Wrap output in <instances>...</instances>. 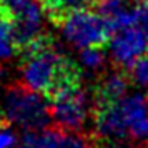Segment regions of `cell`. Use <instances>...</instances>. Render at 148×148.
I'll use <instances>...</instances> for the list:
<instances>
[{"instance_id":"obj_17","label":"cell","mask_w":148,"mask_h":148,"mask_svg":"<svg viewBox=\"0 0 148 148\" xmlns=\"http://www.w3.org/2000/svg\"><path fill=\"white\" fill-rule=\"evenodd\" d=\"M15 133L10 130L7 121L0 125V148H14L15 147Z\"/></svg>"},{"instance_id":"obj_16","label":"cell","mask_w":148,"mask_h":148,"mask_svg":"<svg viewBox=\"0 0 148 148\" xmlns=\"http://www.w3.org/2000/svg\"><path fill=\"white\" fill-rule=\"evenodd\" d=\"M62 148H93L88 138L78 133H63V145Z\"/></svg>"},{"instance_id":"obj_1","label":"cell","mask_w":148,"mask_h":148,"mask_svg":"<svg viewBox=\"0 0 148 148\" xmlns=\"http://www.w3.org/2000/svg\"><path fill=\"white\" fill-rule=\"evenodd\" d=\"M23 85L52 98L62 90L82 85V70L53 47L47 35H38L22 48Z\"/></svg>"},{"instance_id":"obj_15","label":"cell","mask_w":148,"mask_h":148,"mask_svg":"<svg viewBox=\"0 0 148 148\" xmlns=\"http://www.w3.org/2000/svg\"><path fill=\"white\" fill-rule=\"evenodd\" d=\"M130 75L135 83H138L141 88H145L148 92V55H143L132 65Z\"/></svg>"},{"instance_id":"obj_20","label":"cell","mask_w":148,"mask_h":148,"mask_svg":"<svg viewBox=\"0 0 148 148\" xmlns=\"http://www.w3.org/2000/svg\"><path fill=\"white\" fill-rule=\"evenodd\" d=\"M136 3H148V0H135Z\"/></svg>"},{"instance_id":"obj_13","label":"cell","mask_w":148,"mask_h":148,"mask_svg":"<svg viewBox=\"0 0 148 148\" xmlns=\"http://www.w3.org/2000/svg\"><path fill=\"white\" fill-rule=\"evenodd\" d=\"M128 25L140 28L148 37V3H138L135 8H130L125 27H128Z\"/></svg>"},{"instance_id":"obj_3","label":"cell","mask_w":148,"mask_h":148,"mask_svg":"<svg viewBox=\"0 0 148 148\" xmlns=\"http://www.w3.org/2000/svg\"><path fill=\"white\" fill-rule=\"evenodd\" d=\"M5 118L25 130H42L52 120L50 101L25 85H14L5 98Z\"/></svg>"},{"instance_id":"obj_18","label":"cell","mask_w":148,"mask_h":148,"mask_svg":"<svg viewBox=\"0 0 148 148\" xmlns=\"http://www.w3.org/2000/svg\"><path fill=\"white\" fill-rule=\"evenodd\" d=\"M25 2H27V0H0V12L3 15H7V17H10V15L14 14L17 8H20Z\"/></svg>"},{"instance_id":"obj_8","label":"cell","mask_w":148,"mask_h":148,"mask_svg":"<svg viewBox=\"0 0 148 148\" xmlns=\"http://www.w3.org/2000/svg\"><path fill=\"white\" fill-rule=\"evenodd\" d=\"M128 87H130V78L127 77V73H121V72L110 73L95 88L93 93L95 107L110 105V103L121 100L127 95Z\"/></svg>"},{"instance_id":"obj_2","label":"cell","mask_w":148,"mask_h":148,"mask_svg":"<svg viewBox=\"0 0 148 148\" xmlns=\"http://www.w3.org/2000/svg\"><path fill=\"white\" fill-rule=\"evenodd\" d=\"M148 116V100L140 93L125 95L121 100L95 107V127L98 136L120 140Z\"/></svg>"},{"instance_id":"obj_7","label":"cell","mask_w":148,"mask_h":148,"mask_svg":"<svg viewBox=\"0 0 148 148\" xmlns=\"http://www.w3.org/2000/svg\"><path fill=\"white\" fill-rule=\"evenodd\" d=\"M42 10L40 5L35 3V0H27L20 8H17L14 14L10 15L12 27H14V35L18 52L28 45L32 40H35L40 34L42 25Z\"/></svg>"},{"instance_id":"obj_21","label":"cell","mask_w":148,"mask_h":148,"mask_svg":"<svg viewBox=\"0 0 148 148\" xmlns=\"http://www.w3.org/2000/svg\"><path fill=\"white\" fill-rule=\"evenodd\" d=\"M147 55H148V52H147Z\"/></svg>"},{"instance_id":"obj_9","label":"cell","mask_w":148,"mask_h":148,"mask_svg":"<svg viewBox=\"0 0 148 148\" xmlns=\"http://www.w3.org/2000/svg\"><path fill=\"white\" fill-rule=\"evenodd\" d=\"M38 3L48 20L58 27V23L67 15L82 8L97 7L98 0H38Z\"/></svg>"},{"instance_id":"obj_5","label":"cell","mask_w":148,"mask_h":148,"mask_svg":"<svg viewBox=\"0 0 148 148\" xmlns=\"http://www.w3.org/2000/svg\"><path fill=\"white\" fill-rule=\"evenodd\" d=\"M48 101L52 120L60 128L75 132L83 127L88 113V101L82 85L62 90L52 98H48Z\"/></svg>"},{"instance_id":"obj_11","label":"cell","mask_w":148,"mask_h":148,"mask_svg":"<svg viewBox=\"0 0 148 148\" xmlns=\"http://www.w3.org/2000/svg\"><path fill=\"white\" fill-rule=\"evenodd\" d=\"M15 53H18V47L15 42L12 20L7 15H0V60H8Z\"/></svg>"},{"instance_id":"obj_12","label":"cell","mask_w":148,"mask_h":148,"mask_svg":"<svg viewBox=\"0 0 148 148\" xmlns=\"http://www.w3.org/2000/svg\"><path fill=\"white\" fill-rule=\"evenodd\" d=\"M127 3H128V0H98L97 10L112 23V27L115 30L116 23L120 22V18L130 10L127 7Z\"/></svg>"},{"instance_id":"obj_4","label":"cell","mask_w":148,"mask_h":148,"mask_svg":"<svg viewBox=\"0 0 148 148\" xmlns=\"http://www.w3.org/2000/svg\"><path fill=\"white\" fill-rule=\"evenodd\" d=\"M63 37L78 48L103 47L113 35L112 23L97 10L82 8L72 12L58 23Z\"/></svg>"},{"instance_id":"obj_10","label":"cell","mask_w":148,"mask_h":148,"mask_svg":"<svg viewBox=\"0 0 148 148\" xmlns=\"http://www.w3.org/2000/svg\"><path fill=\"white\" fill-rule=\"evenodd\" d=\"M63 133L58 130H28L23 140L22 148H62Z\"/></svg>"},{"instance_id":"obj_14","label":"cell","mask_w":148,"mask_h":148,"mask_svg":"<svg viewBox=\"0 0 148 148\" xmlns=\"http://www.w3.org/2000/svg\"><path fill=\"white\" fill-rule=\"evenodd\" d=\"M80 58H82V63H83L88 70H98V68H101L103 63H105V52H103V47L82 48Z\"/></svg>"},{"instance_id":"obj_19","label":"cell","mask_w":148,"mask_h":148,"mask_svg":"<svg viewBox=\"0 0 148 148\" xmlns=\"http://www.w3.org/2000/svg\"><path fill=\"white\" fill-rule=\"evenodd\" d=\"M5 121V116H3V112H2V108H0V125Z\"/></svg>"},{"instance_id":"obj_6","label":"cell","mask_w":148,"mask_h":148,"mask_svg":"<svg viewBox=\"0 0 148 148\" xmlns=\"http://www.w3.org/2000/svg\"><path fill=\"white\" fill-rule=\"evenodd\" d=\"M110 52L115 62L121 65H133L148 52V37L140 28L128 25L116 28L110 38Z\"/></svg>"}]
</instances>
